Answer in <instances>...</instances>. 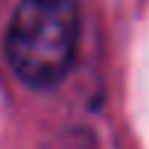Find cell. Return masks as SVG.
<instances>
[{
	"mask_svg": "<svg viewBox=\"0 0 149 149\" xmlns=\"http://www.w3.org/2000/svg\"><path fill=\"white\" fill-rule=\"evenodd\" d=\"M76 0H21L6 32V58L32 88L58 85L76 58Z\"/></svg>",
	"mask_w": 149,
	"mask_h": 149,
	"instance_id": "1",
	"label": "cell"
}]
</instances>
